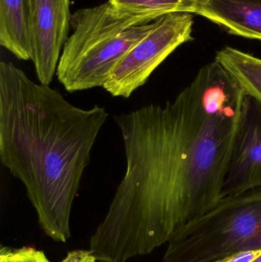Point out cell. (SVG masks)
I'll list each match as a JSON object with an SVG mask.
<instances>
[{
  "label": "cell",
  "mask_w": 261,
  "mask_h": 262,
  "mask_svg": "<svg viewBox=\"0 0 261 262\" xmlns=\"http://www.w3.org/2000/svg\"><path fill=\"white\" fill-rule=\"evenodd\" d=\"M245 98L214 61L163 105L114 117L127 166L90 238L98 261L148 255L219 203Z\"/></svg>",
  "instance_id": "6da1fadb"
},
{
  "label": "cell",
  "mask_w": 261,
  "mask_h": 262,
  "mask_svg": "<svg viewBox=\"0 0 261 262\" xmlns=\"http://www.w3.org/2000/svg\"><path fill=\"white\" fill-rule=\"evenodd\" d=\"M107 118L105 107H76L12 63H0V159L55 241L70 238L74 200Z\"/></svg>",
  "instance_id": "7a4b0ae2"
},
{
  "label": "cell",
  "mask_w": 261,
  "mask_h": 262,
  "mask_svg": "<svg viewBox=\"0 0 261 262\" xmlns=\"http://www.w3.org/2000/svg\"><path fill=\"white\" fill-rule=\"evenodd\" d=\"M157 19L118 10L108 2L78 9L57 67L60 84L70 93L104 87L116 64Z\"/></svg>",
  "instance_id": "3957f363"
},
{
  "label": "cell",
  "mask_w": 261,
  "mask_h": 262,
  "mask_svg": "<svg viewBox=\"0 0 261 262\" xmlns=\"http://www.w3.org/2000/svg\"><path fill=\"white\" fill-rule=\"evenodd\" d=\"M261 250V188L223 197L179 229L164 262H211L231 254Z\"/></svg>",
  "instance_id": "277c9868"
},
{
  "label": "cell",
  "mask_w": 261,
  "mask_h": 262,
  "mask_svg": "<svg viewBox=\"0 0 261 262\" xmlns=\"http://www.w3.org/2000/svg\"><path fill=\"white\" fill-rule=\"evenodd\" d=\"M193 16L167 14L116 64L103 89L111 96L128 98L148 81L153 72L184 43L193 39Z\"/></svg>",
  "instance_id": "5b68a950"
},
{
  "label": "cell",
  "mask_w": 261,
  "mask_h": 262,
  "mask_svg": "<svg viewBox=\"0 0 261 262\" xmlns=\"http://www.w3.org/2000/svg\"><path fill=\"white\" fill-rule=\"evenodd\" d=\"M31 60L38 82L50 85L68 38L70 0H26Z\"/></svg>",
  "instance_id": "8992f818"
},
{
  "label": "cell",
  "mask_w": 261,
  "mask_h": 262,
  "mask_svg": "<svg viewBox=\"0 0 261 262\" xmlns=\"http://www.w3.org/2000/svg\"><path fill=\"white\" fill-rule=\"evenodd\" d=\"M261 188V105L245 95L222 198Z\"/></svg>",
  "instance_id": "52a82bcc"
},
{
  "label": "cell",
  "mask_w": 261,
  "mask_h": 262,
  "mask_svg": "<svg viewBox=\"0 0 261 262\" xmlns=\"http://www.w3.org/2000/svg\"><path fill=\"white\" fill-rule=\"evenodd\" d=\"M196 15L233 35L261 40V0H210Z\"/></svg>",
  "instance_id": "ba28073f"
},
{
  "label": "cell",
  "mask_w": 261,
  "mask_h": 262,
  "mask_svg": "<svg viewBox=\"0 0 261 262\" xmlns=\"http://www.w3.org/2000/svg\"><path fill=\"white\" fill-rule=\"evenodd\" d=\"M0 45L18 59L31 60L26 0H0Z\"/></svg>",
  "instance_id": "9c48e42d"
},
{
  "label": "cell",
  "mask_w": 261,
  "mask_h": 262,
  "mask_svg": "<svg viewBox=\"0 0 261 262\" xmlns=\"http://www.w3.org/2000/svg\"><path fill=\"white\" fill-rule=\"evenodd\" d=\"M215 60L229 74L245 95L261 105V58L225 46L218 51Z\"/></svg>",
  "instance_id": "30bf717a"
},
{
  "label": "cell",
  "mask_w": 261,
  "mask_h": 262,
  "mask_svg": "<svg viewBox=\"0 0 261 262\" xmlns=\"http://www.w3.org/2000/svg\"><path fill=\"white\" fill-rule=\"evenodd\" d=\"M115 9L133 14L160 18L167 14L182 12L181 0H108Z\"/></svg>",
  "instance_id": "8fae6325"
},
{
  "label": "cell",
  "mask_w": 261,
  "mask_h": 262,
  "mask_svg": "<svg viewBox=\"0 0 261 262\" xmlns=\"http://www.w3.org/2000/svg\"><path fill=\"white\" fill-rule=\"evenodd\" d=\"M1 252L11 262H51L42 251L32 247H22L18 249L2 247Z\"/></svg>",
  "instance_id": "7c38bea8"
},
{
  "label": "cell",
  "mask_w": 261,
  "mask_h": 262,
  "mask_svg": "<svg viewBox=\"0 0 261 262\" xmlns=\"http://www.w3.org/2000/svg\"><path fill=\"white\" fill-rule=\"evenodd\" d=\"M261 253V250L237 252L211 262H251Z\"/></svg>",
  "instance_id": "4fadbf2b"
},
{
  "label": "cell",
  "mask_w": 261,
  "mask_h": 262,
  "mask_svg": "<svg viewBox=\"0 0 261 262\" xmlns=\"http://www.w3.org/2000/svg\"><path fill=\"white\" fill-rule=\"evenodd\" d=\"M96 257L91 251L75 250L67 253V256L61 262H95Z\"/></svg>",
  "instance_id": "5bb4252c"
},
{
  "label": "cell",
  "mask_w": 261,
  "mask_h": 262,
  "mask_svg": "<svg viewBox=\"0 0 261 262\" xmlns=\"http://www.w3.org/2000/svg\"><path fill=\"white\" fill-rule=\"evenodd\" d=\"M210 0H181V12L196 14L201 8L203 7Z\"/></svg>",
  "instance_id": "9a60e30c"
},
{
  "label": "cell",
  "mask_w": 261,
  "mask_h": 262,
  "mask_svg": "<svg viewBox=\"0 0 261 262\" xmlns=\"http://www.w3.org/2000/svg\"><path fill=\"white\" fill-rule=\"evenodd\" d=\"M0 262H11L10 260L8 258V257L5 255L3 252H1V254H0Z\"/></svg>",
  "instance_id": "2e32d148"
},
{
  "label": "cell",
  "mask_w": 261,
  "mask_h": 262,
  "mask_svg": "<svg viewBox=\"0 0 261 262\" xmlns=\"http://www.w3.org/2000/svg\"><path fill=\"white\" fill-rule=\"evenodd\" d=\"M251 262H261V253L258 255V256L256 257V258Z\"/></svg>",
  "instance_id": "e0dca14e"
}]
</instances>
